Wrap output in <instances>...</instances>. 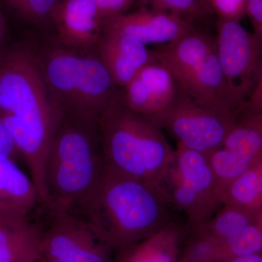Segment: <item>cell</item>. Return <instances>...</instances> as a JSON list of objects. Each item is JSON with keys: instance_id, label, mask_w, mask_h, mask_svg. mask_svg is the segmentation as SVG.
I'll return each instance as SVG.
<instances>
[{"instance_id": "44dd1931", "label": "cell", "mask_w": 262, "mask_h": 262, "mask_svg": "<svg viewBox=\"0 0 262 262\" xmlns=\"http://www.w3.org/2000/svg\"><path fill=\"white\" fill-rule=\"evenodd\" d=\"M221 190L257 162L222 147L207 155ZM222 201V200H221Z\"/></svg>"}, {"instance_id": "d590c367", "label": "cell", "mask_w": 262, "mask_h": 262, "mask_svg": "<svg viewBox=\"0 0 262 262\" xmlns=\"http://www.w3.org/2000/svg\"><path fill=\"white\" fill-rule=\"evenodd\" d=\"M0 206H2V207H5V206H3V205H2V204H1V203H0ZM6 208H7V207H6Z\"/></svg>"}, {"instance_id": "3957f363", "label": "cell", "mask_w": 262, "mask_h": 262, "mask_svg": "<svg viewBox=\"0 0 262 262\" xmlns=\"http://www.w3.org/2000/svg\"><path fill=\"white\" fill-rule=\"evenodd\" d=\"M105 166L143 182L161 185L175 161L173 149L154 120L122 103L120 91L97 121Z\"/></svg>"}, {"instance_id": "ffe728a7", "label": "cell", "mask_w": 262, "mask_h": 262, "mask_svg": "<svg viewBox=\"0 0 262 262\" xmlns=\"http://www.w3.org/2000/svg\"><path fill=\"white\" fill-rule=\"evenodd\" d=\"M255 219L254 215L248 212L224 205L198 232H203L222 244L229 237L255 222Z\"/></svg>"}, {"instance_id": "d4e9b609", "label": "cell", "mask_w": 262, "mask_h": 262, "mask_svg": "<svg viewBox=\"0 0 262 262\" xmlns=\"http://www.w3.org/2000/svg\"><path fill=\"white\" fill-rule=\"evenodd\" d=\"M218 19L241 21L246 15L248 0H208Z\"/></svg>"}, {"instance_id": "277c9868", "label": "cell", "mask_w": 262, "mask_h": 262, "mask_svg": "<svg viewBox=\"0 0 262 262\" xmlns=\"http://www.w3.org/2000/svg\"><path fill=\"white\" fill-rule=\"evenodd\" d=\"M105 169L97 122L64 113L45 168L46 208L77 210L94 190Z\"/></svg>"}, {"instance_id": "9a60e30c", "label": "cell", "mask_w": 262, "mask_h": 262, "mask_svg": "<svg viewBox=\"0 0 262 262\" xmlns=\"http://www.w3.org/2000/svg\"><path fill=\"white\" fill-rule=\"evenodd\" d=\"M170 169L196 192L222 206L218 182L206 155L178 144Z\"/></svg>"}, {"instance_id": "ac0fdd59", "label": "cell", "mask_w": 262, "mask_h": 262, "mask_svg": "<svg viewBox=\"0 0 262 262\" xmlns=\"http://www.w3.org/2000/svg\"><path fill=\"white\" fill-rule=\"evenodd\" d=\"M260 160L222 188V205L239 208L254 215L255 218L262 211Z\"/></svg>"}, {"instance_id": "d6a6232c", "label": "cell", "mask_w": 262, "mask_h": 262, "mask_svg": "<svg viewBox=\"0 0 262 262\" xmlns=\"http://www.w3.org/2000/svg\"><path fill=\"white\" fill-rule=\"evenodd\" d=\"M37 262H63L61 261H59V260L53 259V258H50L48 257H45V256H42L40 259Z\"/></svg>"}, {"instance_id": "e0dca14e", "label": "cell", "mask_w": 262, "mask_h": 262, "mask_svg": "<svg viewBox=\"0 0 262 262\" xmlns=\"http://www.w3.org/2000/svg\"><path fill=\"white\" fill-rule=\"evenodd\" d=\"M182 230L175 222L120 251L119 262H177Z\"/></svg>"}, {"instance_id": "e575fe53", "label": "cell", "mask_w": 262, "mask_h": 262, "mask_svg": "<svg viewBox=\"0 0 262 262\" xmlns=\"http://www.w3.org/2000/svg\"><path fill=\"white\" fill-rule=\"evenodd\" d=\"M259 168H260V182H261V188L262 192V159L259 161Z\"/></svg>"}, {"instance_id": "6da1fadb", "label": "cell", "mask_w": 262, "mask_h": 262, "mask_svg": "<svg viewBox=\"0 0 262 262\" xmlns=\"http://www.w3.org/2000/svg\"><path fill=\"white\" fill-rule=\"evenodd\" d=\"M64 111L52 94L37 53L17 48L0 61V117L30 170L44 206L45 168Z\"/></svg>"}, {"instance_id": "4316f807", "label": "cell", "mask_w": 262, "mask_h": 262, "mask_svg": "<svg viewBox=\"0 0 262 262\" xmlns=\"http://www.w3.org/2000/svg\"><path fill=\"white\" fill-rule=\"evenodd\" d=\"M253 29V34L262 43V0H248L246 8Z\"/></svg>"}, {"instance_id": "8992f818", "label": "cell", "mask_w": 262, "mask_h": 262, "mask_svg": "<svg viewBox=\"0 0 262 262\" xmlns=\"http://www.w3.org/2000/svg\"><path fill=\"white\" fill-rule=\"evenodd\" d=\"M155 51L157 59L168 67L195 102L222 113H239L219 61L215 37L193 29Z\"/></svg>"}, {"instance_id": "836d02e7", "label": "cell", "mask_w": 262, "mask_h": 262, "mask_svg": "<svg viewBox=\"0 0 262 262\" xmlns=\"http://www.w3.org/2000/svg\"><path fill=\"white\" fill-rule=\"evenodd\" d=\"M179 262H203L201 261H199V260H196L194 259V258H184V259L182 260V261Z\"/></svg>"}, {"instance_id": "5b68a950", "label": "cell", "mask_w": 262, "mask_h": 262, "mask_svg": "<svg viewBox=\"0 0 262 262\" xmlns=\"http://www.w3.org/2000/svg\"><path fill=\"white\" fill-rule=\"evenodd\" d=\"M79 50L54 48L37 54L48 87L63 111L97 122L119 91L98 56Z\"/></svg>"}, {"instance_id": "d6986e66", "label": "cell", "mask_w": 262, "mask_h": 262, "mask_svg": "<svg viewBox=\"0 0 262 262\" xmlns=\"http://www.w3.org/2000/svg\"><path fill=\"white\" fill-rule=\"evenodd\" d=\"M223 147L257 162L262 159V111L243 113L226 137Z\"/></svg>"}, {"instance_id": "52a82bcc", "label": "cell", "mask_w": 262, "mask_h": 262, "mask_svg": "<svg viewBox=\"0 0 262 262\" xmlns=\"http://www.w3.org/2000/svg\"><path fill=\"white\" fill-rule=\"evenodd\" d=\"M217 56L231 93L242 110L262 74V43L241 21L218 19Z\"/></svg>"}, {"instance_id": "2e32d148", "label": "cell", "mask_w": 262, "mask_h": 262, "mask_svg": "<svg viewBox=\"0 0 262 262\" xmlns=\"http://www.w3.org/2000/svg\"><path fill=\"white\" fill-rule=\"evenodd\" d=\"M0 203L27 213L42 203L32 179L19 168L14 159L3 154H0Z\"/></svg>"}, {"instance_id": "1f68e13d", "label": "cell", "mask_w": 262, "mask_h": 262, "mask_svg": "<svg viewBox=\"0 0 262 262\" xmlns=\"http://www.w3.org/2000/svg\"><path fill=\"white\" fill-rule=\"evenodd\" d=\"M255 222L262 229V211L260 212V213L256 215V219H255Z\"/></svg>"}, {"instance_id": "f1b7e54d", "label": "cell", "mask_w": 262, "mask_h": 262, "mask_svg": "<svg viewBox=\"0 0 262 262\" xmlns=\"http://www.w3.org/2000/svg\"><path fill=\"white\" fill-rule=\"evenodd\" d=\"M262 111V74L256 88L244 103L241 113H256Z\"/></svg>"}, {"instance_id": "4dcf8cb0", "label": "cell", "mask_w": 262, "mask_h": 262, "mask_svg": "<svg viewBox=\"0 0 262 262\" xmlns=\"http://www.w3.org/2000/svg\"><path fill=\"white\" fill-rule=\"evenodd\" d=\"M5 32H6V21H5L4 15L0 9V42L5 37Z\"/></svg>"}, {"instance_id": "7402d4cb", "label": "cell", "mask_w": 262, "mask_h": 262, "mask_svg": "<svg viewBox=\"0 0 262 262\" xmlns=\"http://www.w3.org/2000/svg\"><path fill=\"white\" fill-rule=\"evenodd\" d=\"M139 8L165 12L194 21L213 14L208 0H137Z\"/></svg>"}, {"instance_id": "cb8c5ba5", "label": "cell", "mask_w": 262, "mask_h": 262, "mask_svg": "<svg viewBox=\"0 0 262 262\" xmlns=\"http://www.w3.org/2000/svg\"><path fill=\"white\" fill-rule=\"evenodd\" d=\"M22 18L34 24L52 22L60 0H5Z\"/></svg>"}, {"instance_id": "f546056e", "label": "cell", "mask_w": 262, "mask_h": 262, "mask_svg": "<svg viewBox=\"0 0 262 262\" xmlns=\"http://www.w3.org/2000/svg\"><path fill=\"white\" fill-rule=\"evenodd\" d=\"M223 262H262V252L244 256H236L225 260Z\"/></svg>"}, {"instance_id": "8d00e7d4", "label": "cell", "mask_w": 262, "mask_h": 262, "mask_svg": "<svg viewBox=\"0 0 262 262\" xmlns=\"http://www.w3.org/2000/svg\"><path fill=\"white\" fill-rule=\"evenodd\" d=\"M60 1H61V0H60Z\"/></svg>"}, {"instance_id": "ba28073f", "label": "cell", "mask_w": 262, "mask_h": 262, "mask_svg": "<svg viewBox=\"0 0 262 262\" xmlns=\"http://www.w3.org/2000/svg\"><path fill=\"white\" fill-rule=\"evenodd\" d=\"M237 118L238 114L202 106L183 91L156 122L170 131L178 144L208 155L223 146Z\"/></svg>"}, {"instance_id": "5bb4252c", "label": "cell", "mask_w": 262, "mask_h": 262, "mask_svg": "<svg viewBox=\"0 0 262 262\" xmlns=\"http://www.w3.org/2000/svg\"><path fill=\"white\" fill-rule=\"evenodd\" d=\"M98 58L115 83L125 87L145 66L156 61L155 51L125 34L103 30L97 47Z\"/></svg>"}, {"instance_id": "8fae6325", "label": "cell", "mask_w": 262, "mask_h": 262, "mask_svg": "<svg viewBox=\"0 0 262 262\" xmlns=\"http://www.w3.org/2000/svg\"><path fill=\"white\" fill-rule=\"evenodd\" d=\"M194 29L193 22L146 8L114 17L103 21V30L122 33L148 45L170 44Z\"/></svg>"}, {"instance_id": "603a6c76", "label": "cell", "mask_w": 262, "mask_h": 262, "mask_svg": "<svg viewBox=\"0 0 262 262\" xmlns=\"http://www.w3.org/2000/svg\"><path fill=\"white\" fill-rule=\"evenodd\" d=\"M222 244L227 259L262 252V229L253 222Z\"/></svg>"}, {"instance_id": "7c38bea8", "label": "cell", "mask_w": 262, "mask_h": 262, "mask_svg": "<svg viewBox=\"0 0 262 262\" xmlns=\"http://www.w3.org/2000/svg\"><path fill=\"white\" fill-rule=\"evenodd\" d=\"M51 23L62 44L72 49H94L103 34V19L95 0H61Z\"/></svg>"}, {"instance_id": "4fadbf2b", "label": "cell", "mask_w": 262, "mask_h": 262, "mask_svg": "<svg viewBox=\"0 0 262 262\" xmlns=\"http://www.w3.org/2000/svg\"><path fill=\"white\" fill-rule=\"evenodd\" d=\"M30 214L0 206V262H37L42 257V225Z\"/></svg>"}, {"instance_id": "484cf974", "label": "cell", "mask_w": 262, "mask_h": 262, "mask_svg": "<svg viewBox=\"0 0 262 262\" xmlns=\"http://www.w3.org/2000/svg\"><path fill=\"white\" fill-rule=\"evenodd\" d=\"M103 21L129 12L137 0H95Z\"/></svg>"}, {"instance_id": "7a4b0ae2", "label": "cell", "mask_w": 262, "mask_h": 262, "mask_svg": "<svg viewBox=\"0 0 262 262\" xmlns=\"http://www.w3.org/2000/svg\"><path fill=\"white\" fill-rule=\"evenodd\" d=\"M163 186L105 169L94 190L77 210L113 249L121 251L174 222Z\"/></svg>"}, {"instance_id": "83f0119b", "label": "cell", "mask_w": 262, "mask_h": 262, "mask_svg": "<svg viewBox=\"0 0 262 262\" xmlns=\"http://www.w3.org/2000/svg\"><path fill=\"white\" fill-rule=\"evenodd\" d=\"M0 154L8 155L15 160L19 154L11 136L0 117Z\"/></svg>"}, {"instance_id": "9c48e42d", "label": "cell", "mask_w": 262, "mask_h": 262, "mask_svg": "<svg viewBox=\"0 0 262 262\" xmlns=\"http://www.w3.org/2000/svg\"><path fill=\"white\" fill-rule=\"evenodd\" d=\"M47 209L48 222L42 224V256L63 262H112L113 249L82 215Z\"/></svg>"}, {"instance_id": "30bf717a", "label": "cell", "mask_w": 262, "mask_h": 262, "mask_svg": "<svg viewBox=\"0 0 262 262\" xmlns=\"http://www.w3.org/2000/svg\"><path fill=\"white\" fill-rule=\"evenodd\" d=\"M182 92L171 71L156 59L122 88L120 98L130 111L157 122Z\"/></svg>"}]
</instances>
